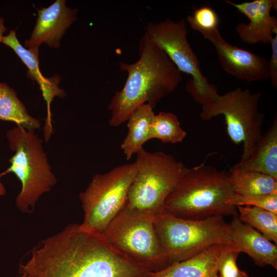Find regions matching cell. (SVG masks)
Masks as SVG:
<instances>
[{
	"mask_svg": "<svg viewBox=\"0 0 277 277\" xmlns=\"http://www.w3.org/2000/svg\"><path fill=\"white\" fill-rule=\"evenodd\" d=\"M152 272L80 224L43 240L19 267L20 277H150Z\"/></svg>",
	"mask_w": 277,
	"mask_h": 277,
	"instance_id": "obj_1",
	"label": "cell"
},
{
	"mask_svg": "<svg viewBox=\"0 0 277 277\" xmlns=\"http://www.w3.org/2000/svg\"><path fill=\"white\" fill-rule=\"evenodd\" d=\"M138 51L140 57L134 63L118 64L128 75L123 88L115 93L109 104L111 126L126 122L143 104H148L153 108L182 81L181 72L146 34L139 42Z\"/></svg>",
	"mask_w": 277,
	"mask_h": 277,
	"instance_id": "obj_2",
	"label": "cell"
},
{
	"mask_svg": "<svg viewBox=\"0 0 277 277\" xmlns=\"http://www.w3.org/2000/svg\"><path fill=\"white\" fill-rule=\"evenodd\" d=\"M233 194L229 173L202 164L187 168L167 198L164 210L176 217L191 220L238 216L236 207L228 204Z\"/></svg>",
	"mask_w": 277,
	"mask_h": 277,
	"instance_id": "obj_3",
	"label": "cell"
},
{
	"mask_svg": "<svg viewBox=\"0 0 277 277\" xmlns=\"http://www.w3.org/2000/svg\"><path fill=\"white\" fill-rule=\"evenodd\" d=\"M136 154L137 171L123 209L154 219L164 211L167 198L188 167L163 151L150 152L142 148Z\"/></svg>",
	"mask_w": 277,
	"mask_h": 277,
	"instance_id": "obj_4",
	"label": "cell"
},
{
	"mask_svg": "<svg viewBox=\"0 0 277 277\" xmlns=\"http://www.w3.org/2000/svg\"><path fill=\"white\" fill-rule=\"evenodd\" d=\"M10 149L14 152L10 159V166L0 177L13 173L21 181L22 187L16 199L17 207L22 212H30L39 198L49 192L56 184L42 140L33 130L16 126L6 134Z\"/></svg>",
	"mask_w": 277,
	"mask_h": 277,
	"instance_id": "obj_5",
	"label": "cell"
},
{
	"mask_svg": "<svg viewBox=\"0 0 277 277\" xmlns=\"http://www.w3.org/2000/svg\"><path fill=\"white\" fill-rule=\"evenodd\" d=\"M170 265L189 259L215 244L231 245V227L222 215L183 219L165 210L153 219Z\"/></svg>",
	"mask_w": 277,
	"mask_h": 277,
	"instance_id": "obj_6",
	"label": "cell"
},
{
	"mask_svg": "<svg viewBox=\"0 0 277 277\" xmlns=\"http://www.w3.org/2000/svg\"><path fill=\"white\" fill-rule=\"evenodd\" d=\"M136 171L134 162L93 176L79 195L84 213L80 225L84 229L98 234L105 231L124 207Z\"/></svg>",
	"mask_w": 277,
	"mask_h": 277,
	"instance_id": "obj_7",
	"label": "cell"
},
{
	"mask_svg": "<svg viewBox=\"0 0 277 277\" xmlns=\"http://www.w3.org/2000/svg\"><path fill=\"white\" fill-rule=\"evenodd\" d=\"M260 92L237 88L223 95L217 93L201 108V118L208 121L223 115L227 134L235 144L243 143L242 162L251 155L262 134L264 114L259 110Z\"/></svg>",
	"mask_w": 277,
	"mask_h": 277,
	"instance_id": "obj_8",
	"label": "cell"
},
{
	"mask_svg": "<svg viewBox=\"0 0 277 277\" xmlns=\"http://www.w3.org/2000/svg\"><path fill=\"white\" fill-rule=\"evenodd\" d=\"M101 234L119 251L153 272L169 265L153 219L122 209Z\"/></svg>",
	"mask_w": 277,
	"mask_h": 277,
	"instance_id": "obj_9",
	"label": "cell"
},
{
	"mask_svg": "<svg viewBox=\"0 0 277 277\" xmlns=\"http://www.w3.org/2000/svg\"><path fill=\"white\" fill-rule=\"evenodd\" d=\"M145 34L166 53L181 72L191 76L186 84V90L195 102L217 91L202 73L199 59L188 42L186 23L184 19L149 23L146 27Z\"/></svg>",
	"mask_w": 277,
	"mask_h": 277,
	"instance_id": "obj_10",
	"label": "cell"
},
{
	"mask_svg": "<svg viewBox=\"0 0 277 277\" xmlns=\"http://www.w3.org/2000/svg\"><path fill=\"white\" fill-rule=\"evenodd\" d=\"M201 34L213 45L221 66L229 74L247 82L270 79L269 62L262 56L231 45L219 29Z\"/></svg>",
	"mask_w": 277,
	"mask_h": 277,
	"instance_id": "obj_11",
	"label": "cell"
},
{
	"mask_svg": "<svg viewBox=\"0 0 277 277\" xmlns=\"http://www.w3.org/2000/svg\"><path fill=\"white\" fill-rule=\"evenodd\" d=\"M224 2L249 20L248 24L240 23L235 27V31L243 42L248 45L259 43L270 44L273 34L277 33V19L271 15L272 10H276V0H254L241 3L227 0Z\"/></svg>",
	"mask_w": 277,
	"mask_h": 277,
	"instance_id": "obj_12",
	"label": "cell"
},
{
	"mask_svg": "<svg viewBox=\"0 0 277 277\" xmlns=\"http://www.w3.org/2000/svg\"><path fill=\"white\" fill-rule=\"evenodd\" d=\"M77 12L67 7L65 0H56L49 7L38 10L36 25L25 46L36 54L42 43L58 48L62 36L76 19Z\"/></svg>",
	"mask_w": 277,
	"mask_h": 277,
	"instance_id": "obj_13",
	"label": "cell"
},
{
	"mask_svg": "<svg viewBox=\"0 0 277 277\" xmlns=\"http://www.w3.org/2000/svg\"><path fill=\"white\" fill-rule=\"evenodd\" d=\"M231 245L249 255L259 266L277 269V246L260 232L233 216L230 223Z\"/></svg>",
	"mask_w": 277,
	"mask_h": 277,
	"instance_id": "obj_14",
	"label": "cell"
},
{
	"mask_svg": "<svg viewBox=\"0 0 277 277\" xmlns=\"http://www.w3.org/2000/svg\"><path fill=\"white\" fill-rule=\"evenodd\" d=\"M2 43L12 49L21 59L28 68L30 77L37 83L42 92L47 106V116L44 127V138L47 142L53 133L50 104L55 96L63 97L65 95L64 91L58 86L60 78L58 76L47 78L42 74L38 67V54L26 49L21 45L15 30H11L7 35L4 36Z\"/></svg>",
	"mask_w": 277,
	"mask_h": 277,
	"instance_id": "obj_15",
	"label": "cell"
},
{
	"mask_svg": "<svg viewBox=\"0 0 277 277\" xmlns=\"http://www.w3.org/2000/svg\"><path fill=\"white\" fill-rule=\"evenodd\" d=\"M230 245H212L189 259L152 272L150 277H216L219 261Z\"/></svg>",
	"mask_w": 277,
	"mask_h": 277,
	"instance_id": "obj_16",
	"label": "cell"
},
{
	"mask_svg": "<svg viewBox=\"0 0 277 277\" xmlns=\"http://www.w3.org/2000/svg\"><path fill=\"white\" fill-rule=\"evenodd\" d=\"M246 170L261 172L277 179V118L257 141L245 161L235 165Z\"/></svg>",
	"mask_w": 277,
	"mask_h": 277,
	"instance_id": "obj_17",
	"label": "cell"
},
{
	"mask_svg": "<svg viewBox=\"0 0 277 277\" xmlns=\"http://www.w3.org/2000/svg\"><path fill=\"white\" fill-rule=\"evenodd\" d=\"M155 115L153 108L148 104L138 107L129 116L128 131L121 147L126 158L130 160L144 144L151 140V127Z\"/></svg>",
	"mask_w": 277,
	"mask_h": 277,
	"instance_id": "obj_18",
	"label": "cell"
},
{
	"mask_svg": "<svg viewBox=\"0 0 277 277\" xmlns=\"http://www.w3.org/2000/svg\"><path fill=\"white\" fill-rule=\"evenodd\" d=\"M229 181L234 193L244 195L277 193V179L253 171L242 169L235 165L229 173Z\"/></svg>",
	"mask_w": 277,
	"mask_h": 277,
	"instance_id": "obj_19",
	"label": "cell"
},
{
	"mask_svg": "<svg viewBox=\"0 0 277 277\" xmlns=\"http://www.w3.org/2000/svg\"><path fill=\"white\" fill-rule=\"evenodd\" d=\"M0 120L15 123L26 130L40 129L41 123L31 116L16 92L7 84L0 82Z\"/></svg>",
	"mask_w": 277,
	"mask_h": 277,
	"instance_id": "obj_20",
	"label": "cell"
},
{
	"mask_svg": "<svg viewBox=\"0 0 277 277\" xmlns=\"http://www.w3.org/2000/svg\"><path fill=\"white\" fill-rule=\"evenodd\" d=\"M240 220L262 233L268 240L277 243V214L254 206L236 207Z\"/></svg>",
	"mask_w": 277,
	"mask_h": 277,
	"instance_id": "obj_21",
	"label": "cell"
},
{
	"mask_svg": "<svg viewBox=\"0 0 277 277\" xmlns=\"http://www.w3.org/2000/svg\"><path fill=\"white\" fill-rule=\"evenodd\" d=\"M186 135L176 115L167 112L155 114L152 123L151 139H158L163 143H177L182 142Z\"/></svg>",
	"mask_w": 277,
	"mask_h": 277,
	"instance_id": "obj_22",
	"label": "cell"
},
{
	"mask_svg": "<svg viewBox=\"0 0 277 277\" xmlns=\"http://www.w3.org/2000/svg\"><path fill=\"white\" fill-rule=\"evenodd\" d=\"M186 19L191 27L201 34L219 29V16L209 6H204L195 9Z\"/></svg>",
	"mask_w": 277,
	"mask_h": 277,
	"instance_id": "obj_23",
	"label": "cell"
},
{
	"mask_svg": "<svg viewBox=\"0 0 277 277\" xmlns=\"http://www.w3.org/2000/svg\"><path fill=\"white\" fill-rule=\"evenodd\" d=\"M228 204L235 207L249 206L259 207L277 214V193L252 195L234 193Z\"/></svg>",
	"mask_w": 277,
	"mask_h": 277,
	"instance_id": "obj_24",
	"label": "cell"
},
{
	"mask_svg": "<svg viewBox=\"0 0 277 277\" xmlns=\"http://www.w3.org/2000/svg\"><path fill=\"white\" fill-rule=\"evenodd\" d=\"M240 252L230 245L223 253L218 264L217 272L220 277H249L244 271L239 269L236 260Z\"/></svg>",
	"mask_w": 277,
	"mask_h": 277,
	"instance_id": "obj_25",
	"label": "cell"
},
{
	"mask_svg": "<svg viewBox=\"0 0 277 277\" xmlns=\"http://www.w3.org/2000/svg\"><path fill=\"white\" fill-rule=\"evenodd\" d=\"M272 53L269 62L270 79L274 87H277V33L273 36L270 43Z\"/></svg>",
	"mask_w": 277,
	"mask_h": 277,
	"instance_id": "obj_26",
	"label": "cell"
},
{
	"mask_svg": "<svg viewBox=\"0 0 277 277\" xmlns=\"http://www.w3.org/2000/svg\"><path fill=\"white\" fill-rule=\"evenodd\" d=\"M7 30V28L4 25V19L3 18H0V43H2L4 37L3 34Z\"/></svg>",
	"mask_w": 277,
	"mask_h": 277,
	"instance_id": "obj_27",
	"label": "cell"
},
{
	"mask_svg": "<svg viewBox=\"0 0 277 277\" xmlns=\"http://www.w3.org/2000/svg\"><path fill=\"white\" fill-rule=\"evenodd\" d=\"M6 193V190L4 186L0 181V197L5 195Z\"/></svg>",
	"mask_w": 277,
	"mask_h": 277,
	"instance_id": "obj_28",
	"label": "cell"
},
{
	"mask_svg": "<svg viewBox=\"0 0 277 277\" xmlns=\"http://www.w3.org/2000/svg\"><path fill=\"white\" fill-rule=\"evenodd\" d=\"M216 277H220L218 275L216 276Z\"/></svg>",
	"mask_w": 277,
	"mask_h": 277,
	"instance_id": "obj_29",
	"label": "cell"
}]
</instances>
